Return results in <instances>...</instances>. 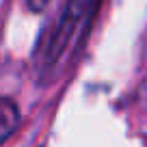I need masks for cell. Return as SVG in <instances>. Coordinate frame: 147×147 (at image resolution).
<instances>
[{
    "instance_id": "1",
    "label": "cell",
    "mask_w": 147,
    "mask_h": 147,
    "mask_svg": "<svg viewBox=\"0 0 147 147\" xmlns=\"http://www.w3.org/2000/svg\"><path fill=\"white\" fill-rule=\"evenodd\" d=\"M95 9L97 0H65L54 28L37 50L39 76H52V71L67 59V52H71L74 46L84 39Z\"/></svg>"
},
{
    "instance_id": "2",
    "label": "cell",
    "mask_w": 147,
    "mask_h": 147,
    "mask_svg": "<svg viewBox=\"0 0 147 147\" xmlns=\"http://www.w3.org/2000/svg\"><path fill=\"white\" fill-rule=\"evenodd\" d=\"M18 123H20L18 106L13 104V100L5 97V100H2V104H0V130H2V132H0V138H2V141H7V138L15 132Z\"/></svg>"
},
{
    "instance_id": "3",
    "label": "cell",
    "mask_w": 147,
    "mask_h": 147,
    "mask_svg": "<svg viewBox=\"0 0 147 147\" xmlns=\"http://www.w3.org/2000/svg\"><path fill=\"white\" fill-rule=\"evenodd\" d=\"M136 104L141 110L147 113V76L143 78V82L138 84V91H136Z\"/></svg>"
},
{
    "instance_id": "4",
    "label": "cell",
    "mask_w": 147,
    "mask_h": 147,
    "mask_svg": "<svg viewBox=\"0 0 147 147\" xmlns=\"http://www.w3.org/2000/svg\"><path fill=\"white\" fill-rule=\"evenodd\" d=\"M48 2H50V0H26V5H28L30 11H43Z\"/></svg>"
}]
</instances>
